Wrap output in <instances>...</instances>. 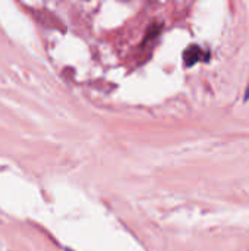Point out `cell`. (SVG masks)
<instances>
[{
    "instance_id": "1",
    "label": "cell",
    "mask_w": 249,
    "mask_h": 251,
    "mask_svg": "<svg viewBox=\"0 0 249 251\" xmlns=\"http://www.w3.org/2000/svg\"><path fill=\"white\" fill-rule=\"evenodd\" d=\"M183 57H185L186 65H194L195 62H198V60L201 59V49H200L198 46H191V47L185 51Z\"/></svg>"
},
{
    "instance_id": "2",
    "label": "cell",
    "mask_w": 249,
    "mask_h": 251,
    "mask_svg": "<svg viewBox=\"0 0 249 251\" xmlns=\"http://www.w3.org/2000/svg\"><path fill=\"white\" fill-rule=\"evenodd\" d=\"M160 29H161V26H160V25H151V26H150V29H148V32H147V38H153V37H156V35L160 32Z\"/></svg>"
}]
</instances>
